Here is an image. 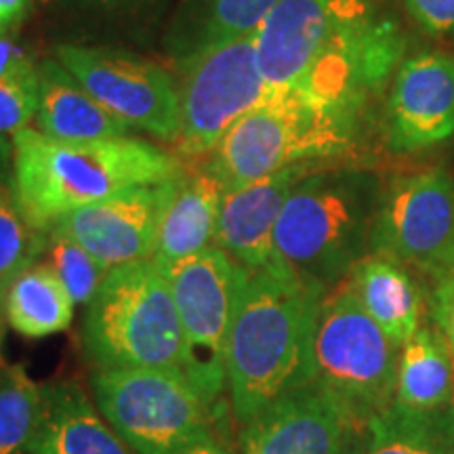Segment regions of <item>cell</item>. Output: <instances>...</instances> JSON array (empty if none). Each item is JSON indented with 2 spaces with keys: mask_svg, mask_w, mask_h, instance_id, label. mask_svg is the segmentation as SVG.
Returning <instances> with one entry per match:
<instances>
[{
  "mask_svg": "<svg viewBox=\"0 0 454 454\" xmlns=\"http://www.w3.org/2000/svg\"><path fill=\"white\" fill-rule=\"evenodd\" d=\"M0 343H3V331H0Z\"/></svg>",
  "mask_w": 454,
  "mask_h": 454,
  "instance_id": "cell-36",
  "label": "cell"
},
{
  "mask_svg": "<svg viewBox=\"0 0 454 454\" xmlns=\"http://www.w3.org/2000/svg\"><path fill=\"white\" fill-rule=\"evenodd\" d=\"M322 297L325 293L274 265L244 268L225 356L231 412L240 425L314 383V331Z\"/></svg>",
  "mask_w": 454,
  "mask_h": 454,
  "instance_id": "cell-1",
  "label": "cell"
},
{
  "mask_svg": "<svg viewBox=\"0 0 454 454\" xmlns=\"http://www.w3.org/2000/svg\"><path fill=\"white\" fill-rule=\"evenodd\" d=\"M381 181L343 160L322 162L294 185L274 231V268L320 293L371 254Z\"/></svg>",
  "mask_w": 454,
  "mask_h": 454,
  "instance_id": "cell-3",
  "label": "cell"
},
{
  "mask_svg": "<svg viewBox=\"0 0 454 454\" xmlns=\"http://www.w3.org/2000/svg\"><path fill=\"white\" fill-rule=\"evenodd\" d=\"M225 192L211 160L179 175L162 213L152 257L162 270L215 247Z\"/></svg>",
  "mask_w": 454,
  "mask_h": 454,
  "instance_id": "cell-17",
  "label": "cell"
},
{
  "mask_svg": "<svg viewBox=\"0 0 454 454\" xmlns=\"http://www.w3.org/2000/svg\"><path fill=\"white\" fill-rule=\"evenodd\" d=\"M32 0H0V34H9L24 21Z\"/></svg>",
  "mask_w": 454,
  "mask_h": 454,
  "instance_id": "cell-32",
  "label": "cell"
},
{
  "mask_svg": "<svg viewBox=\"0 0 454 454\" xmlns=\"http://www.w3.org/2000/svg\"><path fill=\"white\" fill-rule=\"evenodd\" d=\"M280 0H184L168 51L184 61L202 49L259 30Z\"/></svg>",
  "mask_w": 454,
  "mask_h": 454,
  "instance_id": "cell-22",
  "label": "cell"
},
{
  "mask_svg": "<svg viewBox=\"0 0 454 454\" xmlns=\"http://www.w3.org/2000/svg\"><path fill=\"white\" fill-rule=\"evenodd\" d=\"M431 317L454 354V270L435 284L431 294Z\"/></svg>",
  "mask_w": 454,
  "mask_h": 454,
  "instance_id": "cell-30",
  "label": "cell"
},
{
  "mask_svg": "<svg viewBox=\"0 0 454 454\" xmlns=\"http://www.w3.org/2000/svg\"><path fill=\"white\" fill-rule=\"evenodd\" d=\"M317 164H299L225 192L215 247L247 270L274 265V231L288 196Z\"/></svg>",
  "mask_w": 454,
  "mask_h": 454,
  "instance_id": "cell-16",
  "label": "cell"
},
{
  "mask_svg": "<svg viewBox=\"0 0 454 454\" xmlns=\"http://www.w3.org/2000/svg\"><path fill=\"white\" fill-rule=\"evenodd\" d=\"M345 454H364V435H357V438L351 442Z\"/></svg>",
  "mask_w": 454,
  "mask_h": 454,
  "instance_id": "cell-35",
  "label": "cell"
},
{
  "mask_svg": "<svg viewBox=\"0 0 454 454\" xmlns=\"http://www.w3.org/2000/svg\"><path fill=\"white\" fill-rule=\"evenodd\" d=\"M11 144L20 204L30 225L44 234L72 211L133 187L164 184L185 170L175 154L127 135L64 141L26 127Z\"/></svg>",
  "mask_w": 454,
  "mask_h": 454,
  "instance_id": "cell-2",
  "label": "cell"
},
{
  "mask_svg": "<svg viewBox=\"0 0 454 454\" xmlns=\"http://www.w3.org/2000/svg\"><path fill=\"white\" fill-rule=\"evenodd\" d=\"M181 454H234V452H231L230 448L223 444V442L215 438V440L202 442V444H196V446L187 448V450L181 452Z\"/></svg>",
  "mask_w": 454,
  "mask_h": 454,
  "instance_id": "cell-34",
  "label": "cell"
},
{
  "mask_svg": "<svg viewBox=\"0 0 454 454\" xmlns=\"http://www.w3.org/2000/svg\"><path fill=\"white\" fill-rule=\"evenodd\" d=\"M36 67L26 47L15 43L9 34H0V74L24 72Z\"/></svg>",
  "mask_w": 454,
  "mask_h": 454,
  "instance_id": "cell-31",
  "label": "cell"
},
{
  "mask_svg": "<svg viewBox=\"0 0 454 454\" xmlns=\"http://www.w3.org/2000/svg\"><path fill=\"white\" fill-rule=\"evenodd\" d=\"M38 112V66L0 74V137H13Z\"/></svg>",
  "mask_w": 454,
  "mask_h": 454,
  "instance_id": "cell-28",
  "label": "cell"
},
{
  "mask_svg": "<svg viewBox=\"0 0 454 454\" xmlns=\"http://www.w3.org/2000/svg\"><path fill=\"white\" fill-rule=\"evenodd\" d=\"M184 334L181 374L211 406L227 387L225 356L244 274L230 254L211 247L167 270Z\"/></svg>",
  "mask_w": 454,
  "mask_h": 454,
  "instance_id": "cell-9",
  "label": "cell"
},
{
  "mask_svg": "<svg viewBox=\"0 0 454 454\" xmlns=\"http://www.w3.org/2000/svg\"><path fill=\"white\" fill-rule=\"evenodd\" d=\"M43 385L21 366L0 372V454H26L41 411Z\"/></svg>",
  "mask_w": 454,
  "mask_h": 454,
  "instance_id": "cell-26",
  "label": "cell"
},
{
  "mask_svg": "<svg viewBox=\"0 0 454 454\" xmlns=\"http://www.w3.org/2000/svg\"><path fill=\"white\" fill-rule=\"evenodd\" d=\"M82 351L93 371L179 372L184 334L167 270L154 259L107 270L82 317Z\"/></svg>",
  "mask_w": 454,
  "mask_h": 454,
  "instance_id": "cell-4",
  "label": "cell"
},
{
  "mask_svg": "<svg viewBox=\"0 0 454 454\" xmlns=\"http://www.w3.org/2000/svg\"><path fill=\"white\" fill-rule=\"evenodd\" d=\"M238 454H345L357 435L334 397L309 383L240 425Z\"/></svg>",
  "mask_w": 454,
  "mask_h": 454,
  "instance_id": "cell-15",
  "label": "cell"
},
{
  "mask_svg": "<svg viewBox=\"0 0 454 454\" xmlns=\"http://www.w3.org/2000/svg\"><path fill=\"white\" fill-rule=\"evenodd\" d=\"M47 240L49 234L26 219L15 185L13 144L0 137V308L9 282L41 259Z\"/></svg>",
  "mask_w": 454,
  "mask_h": 454,
  "instance_id": "cell-25",
  "label": "cell"
},
{
  "mask_svg": "<svg viewBox=\"0 0 454 454\" xmlns=\"http://www.w3.org/2000/svg\"><path fill=\"white\" fill-rule=\"evenodd\" d=\"M179 64L177 135L170 144L179 160L213 156L230 129L274 93L261 70L254 34L211 44Z\"/></svg>",
  "mask_w": 454,
  "mask_h": 454,
  "instance_id": "cell-8",
  "label": "cell"
},
{
  "mask_svg": "<svg viewBox=\"0 0 454 454\" xmlns=\"http://www.w3.org/2000/svg\"><path fill=\"white\" fill-rule=\"evenodd\" d=\"M394 404L419 412L454 406V354L440 331L421 326L400 349Z\"/></svg>",
  "mask_w": 454,
  "mask_h": 454,
  "instance_id": "cell-21",
  "label": "cell"
},
{
  "mask_svg": "<svg viewBox=\"0 0 454 454\" xmlns=\"http://www.w3.org/2000/svg\"><path fill=\"white\" fill-rule=\"evenodd\" d=\"M374 0H280L254 32L271 90H291L334 47L377 17Z\"/></svg>",
  "mask_w": 454,
  "mask_h": 454,
  "instance_id": "cell-12",
  "label": "cell"
},
{
  "mask_svg": "<svg viewBox=\"0 0 454 454\" xmlns=\"http://www.w3.org/2000/svg\"><path fill=\"white\" fill-rule=\"evenodd\" d=\"M400 348L366 314L348 282L322 297L314 331V383L360 431L394 404Z\"/></svg>",
  "mask_w": 454,
  "mask_h": 454,
  "instance_id": "cell-6",
  "label": "cell"
},
{
  "mask_svg": "<svg viewBox=\"0 0 454 454\" xmlns=\"http://www.w3.org/2000/svg\"><path fill=\"white\" fill-rule=\"evenodd\" d=\"M371 253L438 284L454 270V177L446 167L400 173L381 185Z\"/></svg>",
  "mask_w": 454,
  "mask_h": 454,
  "instance_id": "cell-10",
  "label": "cell"
},
{
  "mask_svg": "<svg viewBox=\"0 0 454 454\" xmlns=\"http://www.w3.org/2000/svg\"><path fill=\"white\" fill-rule=\"evenodd\" d=\"M26 454H135L81 385H43L41 411Z\"/></svg>",
  "mask_w": 454,
  "mask_h": 454,
  "instance_id": "cell-18",
  "label": "cell"
},
{
  "mask_svg": "<svg viewBox=\"0 0 454 454\" xmlns=\"http://www.w3.org/2000/svg\"><path fill=\"white\" fill-rule=\"evenodd\" d=\"M360 122L356 114L274 90L230 129L208 160L231 190L288 167L343 160L357 145Z\"/></svg>",
  "mask_w": 454,
  "mask_h": 454,
  "instance_id": "cell-5",
  "label": "cell"
},
{
  "mask_svg": "<svg viewBox=\"0 0 454 454\" xmlns=\"http://www.w3.org/2000/svg\"><path fill=\"white\" fill-rule=\"evenodd\" d=\"M90 7L104 9L107 13H137V11H145L152 4L160 3V0H87Z\"/></svg>",
  "mask_w": 454,
  "mask_h": 454,
  "instance_id": "cell-33",
  "label": "cell"
},
{
  "mask_svg": "<svg viewBox=\"0 0 454 454\" xmlns=\"http://www.w3.org/2000/svg\"><path fill=\"white\" fill-rule=\"evenodd\" d=\"M364 454H454V406L419 412L391 404L366 425Z\"/></svg>",
  "mask_w": 454,
  "mask_h": 454,
  "instance_id": "cell-24",
  "label": "cell"
},
{
  "mask_svg": "<svg viewBox=\"0 0 454 454\" xmlns=\"http://www.w3.org/2000/svg\"><path fill=\"white\" fill-rule=\"evenodd\" d=\"M55 59L89 90L90 98L130 129L173 144L179 90L164 67L133 53L70 43L55 49Z\"/></svg>",
  "mask_w": 454,
  "mask_h": 454,
  "instance_id": "cell-11",
  "label": "cell"
},
{
  "mask_svg": "<svg viewBox=\"0 0 454 454\" xmlns=\"http://www.w3.org/2000/svg\"><path fill=\"white\" fill-rule=\"evenodd\" d=\"M175 181L177 177L164 184L139 185L89 204L61 217L51 230L82 247L104 270L152 259Z\"/></svg>",
  "mask_w": 454,
  "mask_h": 454,
  "instance_id": "cell-13",
  "label": "cell"
},
{
  "mask_svg": "<svg viewBox=\"0 0 454 454\" xmlns=\"http://www.w3.org/2000/svg\"><path fill=\"white\" fill-rule=\"evenodd\" d=\"M385 104V145L404 156L429 150L454 135V57L414 53L397 66Z\"/></svg>",
  "mask_w": 454,
  "mask_h": 454,
  "instance_id": "cell-14",
  "label": "cell"
},
{
  "mask_svg": "<svg viewBox=\"0 0 454 454\" xmlns=\"http://www.w3.org/2000/svg\"><path fill=\"white\" fill-rule=\"evenodd\" d=\"M411 20L435 38L454 36V0H400Z\"/></svg>",
  "mask_w": 454,
  "mask_h": 454,
  "instance_id": "cell-29",
  "label": "cell"
},
{
  "mask_svg": "<svg viewBox=\"0 0 454 454\" xmlns=\"http://www.w3.org/2000/svg\"><path fill=\"white\" fill-rule=\"evenodd\" d=\"M38 130L53 139L124 137L130 127L98 104L57 59L38 64Z\"/></svg>",
  "mask_w": 454,
  "mask_h": 454,
  "instance_id": "cell-19",
  "label": "cell"
},
{
  "mask_svg": "<svg viewBox=\"0 0 454 454\" xmlns=\"http://www.w3.org/2000/svg\"><path fill=\"white\" fill-rule=\"evenodd\" d=\"M90 387L95 406L135 454H181L217 438V406L179 372L93 371Z\"/></svg>",
  "mask_w": 454,
  "mask_h": 454,
  "instance_id": "cell-7",
  "label": "cell"
},
{
  "mask_svg": "<svg viewBox=\"0 0 454 454\" xmlns=\"http://www.w3.org/2000/svg\"><path fill=\"white\" fill-rule=\"evenodd\" d=\"M74 305L55 271L36 261L9 282L0 309L13 331L30 339H43L70 328Z\"/></svg>",
  "mask_w": 454,
  "mask_h": 454,
  "instance_id": "cell-23",
  "label": "cell"
},
{
  "mask_svg": "<svg viewBox=\"0 0 454 454\" xmlns=\"http://www.w3.org/2000/svg\"><path fill=\"white\" fill-rule=\"evenodd\" d=\"M44 253H47L44 263L55 271V276L67 288L74 303L87 308L89 301L95 297L101 282H104L107 270L101 268L82 247L53 230L49 231Z\"/></svg>",
  "mask_w": 454,
  "mask_h": 454,
  "instance_id": "cell-27",
  "label": "cell"
},
{
  "mask_svg": "<svg viewBox=\"0 0 454 454\" xmlns=\"http://www.w3.org/2000/svg\"><path fill=\"white\" fill-rule=\"evenodd\" d=\"M345 282L366 314L400 349L421 328V286L414 280L412 271L397 261L383 254H366Z\"/></svg>",
  "mask_w": 454,
  "mask_h": 454,
  "instance_id": "cell-20",
  "label": "cell"
}]
</instances>
